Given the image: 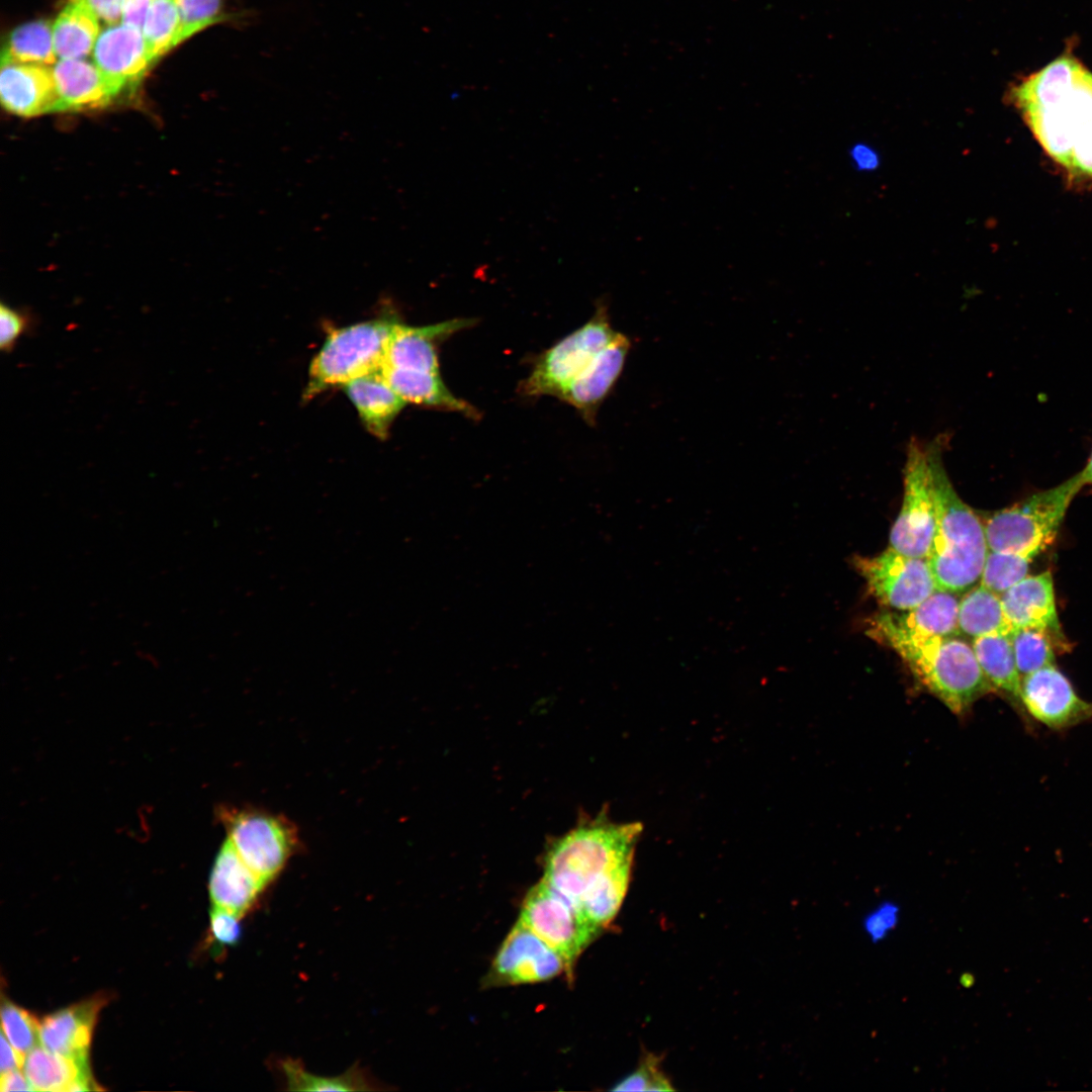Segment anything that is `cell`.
I'll list each match as a JSON object with an SVG mask.
<instances>
[{"mask_svg":"<svg viewBox=\"0 0 1092 1092\" xmlns=\"http://www.w3.org/2000/svg\"><path fill=\"white\" fill-rule=\"evenodd\" d=\"M221 817L226 839L267 886L281 873L296 848L295 828L283 817L254 809L226 810Z\"/></svg>","mask_w":1092,"mask_h":1092,"instance_id":"52a82bcc","label":"cell"},{"mask_svg":"<svg viewBox=\"0 0 1092 1092\" xmlns=\"http://www.w3.org/2000/svg\"><path fill=\"white\" fill-rule=\"evenodd\" d=\"M900 918V907L893 902H883L868 912L862 920L867 937L874 943L884 940L894 930Z\"/></svg>","mask_w":1092,"mask_h":1092,"instance_id":"74e56055","label":"cell"},{"mask_svg":"<svg viewBox=\"0 0 1092 1092\" xmlns=\"http://www.w3.org/2000/svg\"><path fill=\"white\" fill-rule=\"evenodd\" d=\"M0 99L8 112L22 117L60 112V96L53 67L1 65Z\"/></svg>","mask_w":1092,"mask_h":1092,"instance_id":"2e32d148","label":"cell"},{"mask_svg":"<svg viewBox=\"0 0 1092 1092\" xmlns=\"http://www.w3.org/2000/svg\"><path fill=\"white\" fill-rule=\"evenodd\" d=\"M977 660L993 687L1013 704H1020L1021 676L1018 671L1012 632H997L974 638Z\"/></svg>","mask_w":1092,"mask_h":1092,"instance_id":"d4e9b609","label":"cell"},{"mask_svg":"<svg viewBox=\"0 0 1092 1092\" xmlns=\"http://www.w3.org/2000/svg\"><path fill=\"white\" fill-rule=\"evenodd\" d=\"M958 625L961 632L973 638L1012 632L1000 595L981 584L970 588L959 602Z\"/></svg>","mask_w":1092,"mask_h":1092,"instance_id":"83f0119b","label":"cell"},{"mask_svg":"<svg viewBox=\"0 0 1092 1092\" xmlns=\"http://www.w3.org/2000/svg\"><path fill=\"white\" fill-rule=\"evenodd\" d=\"M1036 554L1028 551H989L980 584L1001 595L1023 579Z\"/></svg>","mask_w":1092,"mask_h":1092,"instance_id":"1f68e13d","label":"cell"},{"mask_svg":"<svg viewBox=\"0 0 1092 1092\" xmlns=\"http://www.w3.org/2000/svg\"><path fill=\"white\" fill-rule=\"evenodd\" d=\"M630 339L619 333L592 362L560 392L558 397L576 407L589 424L599 406L620 377L629 351Z\"/></svg>","mask_w":1092,"mask_h":1092,"instance_id":"9a60e30c","label":"cell"},{"mask_svg":"<svg viewBox=\"0 0 1092 1092\" xmlns=\"http://www.w3.org/2000/svg\"><path fill=\"white\" fill-rule=\"evenodd\" d=\"M958 612L959 601L954 594L936 590L913 609L882 613L876 618L916 634L951 636L959 631Z\"/></svg>","mask_w":1092,"mask_h":1092,"instance_id":"cb8c5ba5","label":"cell"},{"mask_svg":"<svg viewBox=\"0 0 1092 1092\" xmlns=\"http://www.w3.org/2000/svg\"><path fill=\"white\" fill-rule=\"evenodd\" d=\"M0 1090L2 1092L34 1091L26 1075L20 1069L1 1074Z\"/></svg>","mask_w":1092,"mask_h":1092,"instance_id":"ee69618b","label":"cell"},{"mask_svg":"<svg viewBox=\"0 0 1092 1092\" xmlns=\"http://www.w3.org/2000/svg\"><path fill=\"white\" fill-rule=\"evenodd\" d=\"M868 633L894 649L916 677L956 714H964L993 687L973 647L951 636H929L893 627L874 617Z\"/></svg>","mask_w":1092,"mask_h":1092,"instance_id":"277c9868","label":"cell"},{"mask_svg":"<svg viewBox=\"0 0 1092 1092\" xmlns=\"http://www.w3.org/2000/svg\"><path fill=\"white\" fill-rule=\"evenodd\" d=\"M947 437L937 436L925 446L936 528L927 557L937 590L959 594L981 579L989 553L984 523L954 490L942 462Z\"/></svg>","mask_w":1092,"mask_h":1092,"instance_id":"3957f363","label":"cell"},{"mask_svg":"<svg viewBox=\"0 0 1092 1092\" xmlns=\"http://www.w3.org/2000/svg\"><path fill=\"white\" fill-rule=\"evenodd\" d=\"M92 59L120 91L140 81L154 63L142 30L121 22L100 31Z\"/></svg>","mask_w":1092,"mask_h":1092,"instance_id":"e0dca14e","label":"cell"},{"mask_svg":"<svg viewBox=\"0 0 1092 1092\" xmlns=\"http://www.w3.org/2000/svg\"><path fill=\"white\" fill-rule=\"evenodd\" d=\"M266 885L251 871L226 839L220 846L209 878L212 906L243 917L258 901Z\"/></svg>","mask_w":1092,"mask_h":1092,"instance_id":"ffe728a7","label":"cell"},{"mask_svg":"<svg viewBox=\"0 0 1092 1092\" xmlns=\"http://www.w3.org/2000/svg\"><path fill=\"white\" fill-rule=\"evenodd\" d=\"M473 322L470 318H455L422 327L398 322L391 335L382 368L439 373V344L452 334L468 328Z\"/></svg>","mask_w":1092,"mask_h":1092,"instance_id":"ac0fdd59","label":"cell"},{"mask_svg":"<svg viewBox=\"0 0 1092 1092\" xmlns=\"http://www.w3.org/2000/svg\"><path fill=\"white\" fill-rule=\"evenodd\" d=\"M35 326L32 315L5 303L0 305V350L11 353L18 340Z\"/></svg>","mask_w":1092,"mask_h":1092,"instance_id":"d590c367","label":"cell"},{"mask_svg":"<svg viewBox=\"0 0 1092 1092\" xmlns=\"http://www.w3.org/2000/svg\"><path fill=\"white\" fill-rule=\"evenodd\" d=\"M1008 98L1043 152L1070 177L1092 178V72L1063 55L1012 86Z\"/></svg>","mask_w":1092,"mask_h":1092,"instance_id":"7a4b0ae2","label":"cell"},{"mask_svg":"<svg viewBox=\"0 0 1092 1092\" xmlns=\"http://www.w3.org/2000/svg\"><path fill=\"white\" fill-rule=\"evenodd\" d=\"M850 159L857 170L874 171L880 165L878 152L867 144H855L850 149Z\"/></svg>","mask_w":1092,"mask_h":1092,"instance_id":"b9f144b4","label":"cell"},{"mask_svg":"<svg viewBox=\"0 0 1092 1092\" xmlns=\"http://www.w3.org/2000/svg\"><path fill=\"white\" fill-rule=\"evenodd\" d=\"M1012 643L1021 678L1040 668L1055 665L1057 648L1045 632L1030 628L1016 629L1012 631Z\"/></svg>","mask_w":1092,"mask_h":1092,"instance_id":"d6a6232c","label":"cell"},{"mask_svg":"<svg viewBox=\"0 0 1092 1092\" xmlns=\"http://www.w3.org/2000/svg\"><path fill=\"white\" fill-rule=\"evenodd\" d=\"M1020 704L1033 719L1051 729L1070 728L1092 719V703L1077 695L1056 665L1021 678Z\"/></svg>","mask_w":1092,"mask_h":1092,"instance_id":"7c38bea8","label":"cell"},{"mask_svg":"<svg viewBox=\"0 0 1092 1092\" xmlns=\"http://www.w3.org/2000/svg\"><path fill=\"white\" fill-rule=\"evenodd\" d=\"M854 565L875 599L898 611L915 608L937 590L927 558L907 556L891 547L874 557H856Z\"/></svg>","mask_w":1092,"mask_h":1092,"instance_id":"8fae6325","label":"cell"},{"mask_svg":"<svg viewBox=\"0 0 1092 1092\" xmlns=\"http://www.w3.org/2000/svg\"><path fill=\"white\" fill-rule=\"evenodd\" d=\"M209 934L218 946L235 945L242 934L243 917L229 910L212 906L210 910Z\"/></svg>","mask_w":1092,"mask_h":1092,"instance_id":"f35d334b","label":"cell"},{"mask_svg":"<svg viewBox=\"0 0 1092 1092\" xmlns=\"http://www.w3.org/2000/svg\"><path fill=\"white\" fill-rule=\"evenodd\" d=\"M569 969L566 960L520 920L502 943L492 977L506 984L537 983Z\"/></svg>","mask_w":1092,"mask_h":1092,"instance_id":"4fadbf2b","label":"cell"},{"mask_svg":"<svg viewBox=\"0 0 1092 1092\" xmlns=\"http://www.w3.org/2000/svg\"><path fill=\"white\" fill-rule=\"evenodd\" d=\"M57 62L53 24L48 20H35L15 27L1 52V65L35 64L53 67Z\"/></svg>","mask_w":1092,"mask_h":1092,"instance_id":"f1b7e54d","label":"cell"},{"mask_svg":"<svg viewBox=\"0 0 1092 1092\" xmlns=\"http://www.w3.org/2000/svg\"><path fill=\"white\" fill-rule=\"evenodd\" d=\"M397 323L386 314L331 331L310 362L303 397L380 371Z\"/></svg>","mask_w":1092,"mask_h":1092,"instance_id":"5b68a950","label":"cell"},{"mask_svg":"<svg viewBox=\"0 0 1092 1092\" xmlns=\"http://www.w3.org/2000/svg\"><path fill=\"white\" fill-rule=\"evenodd\" d=\"M641 831L638 822L615 824L606 817L578 825L553 843L542 880L603 929L627 892Z\"/></svg>","mask_w":1092,"mask_h":1092,"instance_id":"6da1fadb","label":"cell"},{"mask_svg":"<svg viewBox=\"0 0 1092 1092\" xmlns=\"http://www.w3.org/2000/svg\"><path fill=\"white\" fill-rule=\"evenodd\" d=\"M280 1068L288 1090L292 1091H363L371 1090V1082L359 1068L352 1067L336 1077H321L306 1071L295 1060H285Z\"/></svg>","mask_w":1092,"mask_h":1092,"instance_id":"f546056e","label":"cell"},{"mask_svg":"<svg viewBox=\"0 0 1092 1092\" xmlns=\"http://www.w3.org/2000/svg\"><path fill=\"white\" fill-rule=\"evenodd\" d=\"M2 1034L22 1055L26 1056L39 1042V1022L24 1008L10 1001L1 1007Z\"/></svg>","mask_w":1092,"mask_h":1092,"instance_id":"e575fe53","label":"cell"},{"mask_svg":"<svg viewBox=\"0 0 1092 1092\" xmlns=\"http://www.w3.org/2000/svg\"><path fill=\"white\" fill-rule=\"evenodd\" d=\"M105 1002L103 996H95L46 1016L39 1022V1044L62 1056L88 1063L93 1029Z\"/></svg>","mask_w":1092,"mask_h":1092,"instance_id":"d6986e66","label":"cell"},{"mask_svg":"<svg viewBox=\"0 0 1092 1092\" xmlns=\"http://www.w3.org/2000/svg\"><path fill=\"white\" fill-rule=\"evenodd\" d=\"M1 1074L19 1070L23 1067L25 1056L19 1053L9 1040L1 1034Z\"/></svg>","mask_w":1092,"mask_h":1092,"instance_id":"7bdbcfd3","label":"cell"},{"mask_svg":"<svg viewBox=\"0 0 1092 1092\" xmlns=\"http://www.w3.org/2000/svg\"><path fill=\"white\" fill-rule=\"evenodd\" d=\"M180 17L178 44L208 26L228 21L223 0H176Z\"/></svg>","mask_w":1092,"mask_h":1092,"instance_id":"836d02e7","label":"cell"},{"mask_svg":"<svg viewBox=\"0 0 1092 1092\" xmlns=\"http://www.w3.org/2000/svg\"><path fill=\"white\" fill-rule=\"evenodd\" d=\"M100 34L99 18L82 0H68L53 23L58 59H85Z\"/></svg>","mask_w":1092,"mask_h":1092,"instance_id":"4316f807","label":"cell"},{"mask_svg":"<svg viewBox=\"0 0 1092 1092\" xmlns=\"http://www.w3.org/2000/svg\"><path fill=\"white\" fill-rule=\"evenodd\" d=\"M617 334L611 327L606 301L600 300L587 323L557 342L538 359L523 385L524 393L529 396H558Z\"/></svg>","mask_w":1092,"mask_h":1092,"instance_id":"ba28073f","label":"cell"},{"mask_svg":"<svg viewBox=\"0 0 1092 1092\" xmlns=\"http://www.w3.org/2000/svg\"><path fill=\"white\" fill-rule=\"evenodd\" d=\"M152 2L153 0H123L121 23L142 30Z\"/></svg>","mask_w":1092,"mask_h":1092,"instance_id":"60d3db41","label":"cell"},{"mask_svg":"<svg viewBox=\"0 0 1092 1092\" xmlns=\"http://www.w3.org/2000/svg\"><path fill=\"white\" fill-rule=\"evenodd\" d=\"M53 71L60 112L103 108L121 92L94 62L85 59H60Z\"/></svg>","mask_w":1092,"mask_h":1092,"instance_id":"44dd1931","label":"cell"},{"mask_svg":"<svg viewBox=\"0 0 1092 1092\" xmlns=\"http://www.w3.org/2000/svg\"><path fill=\"white\" fill-rule=\"evenodd\" d=\"M364 427L384 440L391 424L407 403L386 382L380 371L354 379L342 387Z\"/></svg>","mask_w":1092,"mask_h":1092,"instance_id":"7402d4cb","label":"cell"},{"mask_svg":"<svg viewBox=\"0 0 1092 1092\" xmlns=\"http://www.w3.org/2000/svg\"><path fill=\"white\" fill-rule=\"evenodd\" d=\"M1002 608L1012 631L1022 628L1045 632L1057 650H1067L1056 610L1051 571L1027 575L1000 595Z\"/></svg>","mask_w":1092,"mask_h":1092,"instance_id":"5bb4252c","label":"cell"},{"mask_svg":"<svg viewBox=\"0 0 1092 1092\" xmlns=\"http://www.w3.org/2000/svg\"><path fill=\"white\" fill-rule=\"evenodd\" d=\"M107 25L121 22L123 0H82Z\"/></svg>","mask_w":1092,"mask_h":1092,"instance_id":"ab89813d","label":"cell"},{"mask_svg":"<svg viewBox=\"0 0 1092 1092\" xmlns=\"http://www.w3.org/2000/svg\"><path fill=\"white\" fill-rule=\"evenodd\" d=\"M672 1087L657 1066V1060L648 1057L640 1067L621 1081L615 1091H669Z\"/></svg>","mask_w":1092,"mask_h":1092,"instance_id":"8d00e7d4","label":"cell"},{"mask_svg":"<svg viewBox=\"0 0 1092 1092\" xmlns=\"http://www.w3.org/2000/svg\"><path fill=\"white\" fill-rule=\"evenodd\" d=\"M1080 472L1084 485H1092V449L1086 465Z\"/></svg>","mask_w":1092,"mask_h":1092,"instance_id":"f6af8a7d","label":"cell"},{"mask_svg":"<svg viewBox=\"0 0 1092 1092\" xmlns=\"http://www.w3.org/2000/svg\"><path fill=\"white\" fill-rule=\"evenodd\" d=\"M519 920L557 950L569 967L600 932L571 901L543 880L527 894Z\"/></svg>","mask_w":1092,"mask_h":1092,"instance_id":"30bf717a","label":"cell"},{"mask_svg":"<svg viewBox=\"0 0 1092 1092\" xmlns=\"http://www.w3.org/2000/svg\"><path fill=\"white\" fill-rule=\"evenodd\" d=\"M1083 486L1079 471L1054 487L992 514L984 523L989 550L1038 555L1054 542L1071 502Z\"/></svg>","mask_w":1092,"mask_h":1092,"instance_id":"8992f818","label":"cell"},{"mask_svg":"<svg viewBox=\"0 0 1092 1092\" xmlns=\"http://www.w3.org/2000/svg\"><path fill=\"white\" fill-rule=\"evenodd\" d=\"M380 372L386 382L407 403L459 412L468 417L477 415L470 404L450 392L441 379L440 373L413 372L395 368H382Z\"/></svg>","mask_w":1092,"mask_h":1092,"instance_id":"484cf974","label":"cell"},{"mask_svg":"<svg viewBox=\"0 0 1092 1092\" xmlns=\"http://www.w3.org/2000/svg\"><path fill=\"white\" fill-rule=\"evenodd\" d=\"M22 1070L34 1091L95 1090L88 1063L52 1052L41 1044L26 1054Z\"/></svg>","mask_w":1092,"mask_h":1092,"instance_id":"603a6c76","label":"cell"},{"mask_svg":"<svg viewBox=\"0 0 1092 1092\" xmlns=\"http://www.w3.org/2000/svg\"><path fill=\"white\" fill-rule=\"evenodd\" d=\"M936 514L925 446L915 438L907 448L901 511L890 532V547L904 555L927 558Z\"/></svg>","mask_w":1092,"mask_h":1092,"instance_id":"9c48e42d","label":"cell"},{"mask_svg":"<svg viewBox=\"0 0 1092 1092\" xmlns=\"http://www.w3.org/2000/svg\"><path fill=\"white\" fill-rule=\"evenodd\" d=\"M179 28L176 0H153L142 32L154 61L178 44Z\"/></svg>","mask_w":1092,"mask_h":1092,"instance_id":"4dcf8cb0","label":"cell"}]
</instances>
